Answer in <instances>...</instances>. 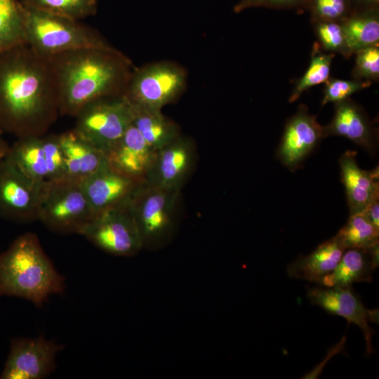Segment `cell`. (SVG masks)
I'll return each instance as SVG.
<instances>
[{"label":"cell","instance_id":"obj_38","mask_svg":"<svg viewBox=\"0 0 379 379\" xmlns=\"http://www.w3.org/2000/svg\"><path fill=\"white\" fill-rule=\"evenodd\" d=\"M10 145L0 136V162L7 155Z\"/></svg>","mask_w":379,"mask_h":379},{"label":"cell","instance_id":"obj_14","mask_svg":"<svg viewBox=\"0 0 379 379\" xmlns=\"http://www.w3.org/2000/svg\"><path fill=\"white\" fill-rule=\"evenodd\" d=\"M324 139L323 126L307 107L300 105L297 112L286 121L283 135L276 152L277 159L291 171L302 162Z\"/></svg>","mask_w":379,"mask_h":379},{"label":"cell","instance_id":"obj_22","mask_svg":"<svg viewBox=\"0 0 379 379\" xmlns=\"http://www.w3.org/2000/svg\"><path fill=\"white\" fill-rule=\"evenodd\" d=\"M132 105V124L156 152L181 135L179 126L164 115L161 110Z\"/></svg>","mask_w":379,"mask_h":379},{"label":"cell","instance_id":"obj_28","mask_svg":"<svg viewBox=\"0 0 379 379\" xmlns=\"http://www.w3.org/2000/svg\"><path fill=\"white\" fill-rule=\"evenodd\" d=\"M20 4L35 10L81 20L95 15L98 0H20Z\"/></svg>","mask_w":379,"mask_h":379},{"label":"cell","instance_id":"obj_30","mask_svg":"<svg viewBox=\"0 0 379 379\" xmlns=\"http://www.w3.org/2000/svg\"><path fill=\"white\" fill-rule=\"evenodd\" d=\"M310 21L341 22L352 13L350 0H307Z\"/></svg>","mask_w":379,"mask_h":379},{"label":"cell","instance_id":"obj_4","mask_svg":"<svg viewBox=\"0 0 379 379\" xmlns=\"http://www.w3.org/2000/svg\"><path fill=\"white\" fill-rule=\"evenodd\" d=\"M22 7L26 44L44 58L81 48L112 46L98 31L80 20Z\"/></svg>","mask_w":379,"mask_h":379},{"label":"cell","instance_id":"obj_9","mask_svg":"<svg viewBox=\"0 0 379 379\" xmlns=\"http://www.w3.org/2000/svg\"><path fill=\"white\" fill-rule=\"evenodd\" d=\"M129 197L95 215L80 235L109 254L124 257L137 254L142 244L130 210Z\"/></svg>","mask_w":379,"mask_h":379},{"label":"cell","instance_id":"obj_36","mask_svg":"<svg viewBox=\"0 0 379 379\" xmlns=\"http://www.w3.org/2000/svg\"><path fill=\"white\" fill-rule=\"evenodd\" d=\"M350 4L352 13L379 9V0H350Z\"/></svg>","mask_w":379,"mask_h":379},{"label":"cell","instance_id":"obj_6","mask_svg":"<svg viewBox=\"0 0 379 379\" xmlns=\"http://www.w3.org/2000/svg\"><path fill=\"white\" fill-rule=\"evenodd\" d=\"M93 218L81 180L65 176L41 183L37 220L49 230L80 234Z\"/></svg>","mask_w":379,"mask_h":379},{"label":"cell","instance_id":"obj_35","mask_svg":"<svg viewBox=\"0 0 379 379\" xmlns=\"http://www.w3.org/2000/svg\"><path fill=\"white\" fill-rule=\"evenodd\" d=\"M345 342H346V337L345 336L342 337L340 340L337 344H335L334 346L331 347L328 350L324 359L319 364H318L311 371L305 374L302 377V378H304V379L317 378L321 374V372L324 366L330 360V359H331L335 354L340 353L344 350Z\"/></svg>","mask_w":379,"mask_h":379},{"label":"cell","instance_id":"obj_17","mask_svg":"<svg viewBox=\"0 0 379 379\" xmlns=\"http://www.w3.org/2000/svg\"><path fill=\"white\" fill-rule=\"evenodd\" d=\"M156 152L145 142L132 124L107 154L108 165L114 171L138 181H144Z\"/></svg>","mask_w":379,"mask_h":379},{"label":"cell","instance_id":"obj_2","mask_svg":"<svg viewBox=\"0 0 379 379\" xmlns=\"http://www.w3.org/2000/svg\"><path fill=\"white\" fill-rule=\"evenodd\" d=\"M55 77L59 113L75 117L88 103L123 95L135 67L113 47L81 48L48 58Z\"/></svg>","mask_w":379,"mask_h":379},{"label":"cell","instance_id":"obj_24","mask_svg":"<svg viewBox=\"0 0 379 379\" xmlns=\"http://www.w3.org/2000/svg\"><path fill=\"white\" fill-rule=\"evenodd\" d=\"M340 22L353 55L379 45V9L353 12Z\"/></svg>","mask_w":379,"mask_h":379},{"label":"cell","instance_id":"obj_19","mask_svg":"<svg viewBox=\"0 0 379 379\" xmlns=\"http://www.w3.org/2000/svg\"><path fill=\"white\" fill-rule=\"evenodd\" d=\"M345 250L343 242L335 234L319 244L310 254L298 257L290 263L286 268L287 274L292 279L317 284L335 268Z\"/></svg>","mask_w":379,"mask_h":379},{"label":"cell","instance_id":"obj_12","mask_svg":"<svg viewBox=\"0 0 379 379\" xmlns=\"http://www.w3.org/2000/svg\"><path fill=\"white\" fill-rule=\"evenodd\" d=\"M63 346L43 337L15 338L1 379H43L55 368V357Z\"/></svg>","mask_w":379,"mask_h":379},{"label":"cell","instance_id":"obj_23","mask_svg":"<svg viewBox=\"0 0 379 379\" xmlns=\"http://www.w3.org/2000/svg\"><path fill=\"white\" fill-rule=\"evenodd\" d=\"M42 135L18 138L17 141L10 146L7 154L25 175L37 183L48 180Z\"/></svg>","mask_w":379,"mask_h":379},{"label":"cell","instance_id":"obj_8","mask_svg":"<svg viewBox=\"0 0 379 379\" xmlns=\"http://www.w3.org/2000/svg\"><path fill=\"white\" fill-rule=\"evenodd\" d=\"M187 73L169 61L155 62L134 68L124 95L134 105L161 110L183 93Z\"/></svg>","mask_w":379,"mask_h":379},{"label":"cell","instance_id":"obj_21","mask_svg":"<svg viewBox=\"0 0 379 379\" xmlns=\"http://www.w3.org/2000/svg\"><path fill=\"white\" fill-rule=\"evenodd\" d=\"M379 260L368 248L345 250L335 268L317 284L325 287L352 286L354 283L370 282Z\"/></svg>","mask_w":379,"mask_h":379},{"label":"cell","instance_id":"obj_11","mask_svg":"<svg viewBox=\"0 0 379 379\" xmlns=\"http://www.w3.org/2000/svg\"><path fill=\"white\" fill-rule=\"evenodd\" d=\"M307 297L312 305L357 326L364 337L366 354L370 355L374 352L372 338L375 332L370 324H378V310L366 307L352 286L325 287L317 285L307 289Z\"/></svg>","mask_w":379,"mask_h":379},{"label":"cell","instance_id":"obj_37","mask_svg":"<svg viewBox=\"0 0 379 379\" xmlns=\"http://www.w3.org/2000/svg\"><path fill=\"white\" fill-rule=\"evenodd\" d=\"M364 212L373 225L379 230V197L370 203Z\"/></svg>","mask_w":379,"mask_h":379},{"label":"cell","instance_id":"obj_26","mask_svg":"<svg viewBox=\"0 0 379 379\" xmlns=\"http://www.w3.org/2000/svg\"><path fill=\"white\" fill-rule=\"evenodd\" d=\"M335 53L324 51L317 41L313 44L310 65L300 78L288 98L289 102L296 101L309 88L324 84L330 78L332 60Z\"/></svg>","mask_w":379,"mask_h":379},{"label":"cell","instance_id":"obj_33","mask_svg":"<svg viewBox=\"0 0 379 379\" xmlns=\"http://www.w3.org/2000/svg\"><path fill=\"white\" fill-rule=\"evenodd\" d=\"M42 142L48 171V181L67 176L65 154L58 135H43Z\"/></svg>","mask_w":379,"mask_h":379},{"label":"cell","instance_id":"obj_39","mask_svg":"<svg viewBox=\"0 0 379 379\" xmlns=\"http://www.w3.org/2000/svg\"><path fill=\"white\" fill-rule=\"evenodd\" d=\"M1 130H0V134H1Z\"/></svg>","mask_w":379,"mask_h":379},{"label":"cell","instance_id":"obj_34","mask_svg":"<svg viewBox=\"0 0 379 379\" xmlns=\"http://www.w3.org/2000/svg\"><path fill=\"white\" fill-rule=\"evenodd\" d=\"M307 0H240L233 8L238 13L250 8L264 7L274 9H295L303 11Z\"/></svg>","mask_w":379,"mask_h":379},{"label":"cell","instance_id":"obj_15","mask_svg":"<svg viewBox=\"0 0 379 379\" xmlns=\"http://www.w3.org/2000/svg\"><path fill=\"white\" fill-rule=\"evenodd\" d=\"M343 136L370 154L378 146V131L364 108L348 98L334 103V114L331 122L323 126L324 138Z\"/></svg>","mask_w":379,"mask_h":379},{"label":"cell","instance_id":"obj_29","mask_svg":"<svg viewBox=\"0 0 379 379\" xmlns=\"http://www.w3.org/2000/svg\"><path fill=\"white\" fill-rule=\"evenodd\" d=\"M320 48L326 52L340 53L345 59L353 55L340 22L317 21L311 22Z\"/></svg>","mask_w":379,"mask_h":379},{"label":"cell","instance_id":"obj_1","mask_svg":"<svg viewBox=\"0 0 379 379\" xmlns=\"http://www.w3.org/2000/svg\"><path fill=\"white\" fill-rule=\"evenodd\" d=\"M59 113L48 58L27 44L0 53V130L18 138L42 135Z\"/></svg>","mask_w":379,"mask_h":379},{"label":"cell","instance_id":"obj_31","mask_svg":"<svg viewBox=\"0 0 379 379\" xmlns=\"http://www.w3.org/2000/svg\"><path fill=\"white\" fill-rule=\"evenodd\" d=\"M355 65L352 71L353 79L378 82L379 45L358 51L354 54Z\"/></svg>","mask_w":379,"mask_h":379},{"label":"cell","instance_id":"obj_20","mask_svg":"<svg viewBox=\"0 0 379 379\" xmlns=\"http://www.w3.org/2000/svg\"><path fill=\"white\" fill-rule=\"evenodd\" d=\"M67 176L82 180L107 164L106 155L74 129L58 135Z\"/></svg>","mask_w":379,"mask_h":379},{"label":"cell","instance_id":"obj_7","mask_svg":"<svg viewBox=\"0 0 379 379\" xmlns=\"http://www.w3.org/2000/svg\"><path fill=\"white\" fill-rule=\"evenodd\" d=\"M75 117L74 130L107 155L132 124L133 108L123 94L94 100Z\"/></svg>","mask_w":379,"mask_h":379},{"label":"cell","instance_id":"obj_25","mask_svg":"<svg viewBox=\"0 0 379 379\" xmlns=\"http://www.w3.org/2000/svg\"><path fill=\"white\" fill-rule=\"evenodd\" d=\"M27 44L22 4L0 0V53Z\"/></svg>","mask_w":379,"mask_h":379},{"label":"cell","instance_id":"obj_27","mask_svg":"<svg viewBox=\"0 0 379 379\" xmlns=\"http://www.w3.org/2000/svg\"><path fill=\"white\" fill-rule=\"evenodd\" d=\"M336 234L346 249L368 248L379 243V230L365 212L350 215L347 223Z\"/></svg>","mask_w":379,"mask_h":379},{"label":"cell","instance_id":"obj_10","mask_svg":"<svg viewBox=\"0 0 379 379\" xmlns=\"http://www.w3.org/2000/svg\"><path fill=\"white\" fill-rule=\"evenodd\" d=\"M41 183L29 178L6 155L0 162V216L24 223L37 220Z\"/></svg>","mask_w":379,"mask_h":379},{"label":"cell","instance_id":"obj_18","mask_svg":"<svg viewBox=\"0 0 379 379\" xmlns=\"http://www.w3.org/2000/svg\"><path fill=\"white\" fill-rule=\"evenodd\" d=\"M356 156L357 152L347 150L338 161L350 215L364 212L379 197L378 167L372 171L363 170L358 166Z\"/></svg>","mask_w":379,"mask_h":379},{"label":"cell","instance_id":"obj_3","mask_svg":"<svg viewBox=\"0 0 379 379\" xmlns=\"http://www.w3.org/2000/svg\"><path fill=\"white\" fill-rule=\"evenodd\" d=\"M65 288V277L55 268L31 232L17 237L0 253V296L27 300L41 307Z\"/></svg>","mask_w":379,"mask_h":379},{"label":"cell","instance_id":"obj_32","mask_svg":"<svg viewBox=\"0 0 379 379\" xmlns=\"http://www.w3.org/2000/svg\"><path fill=\"white\" fill-rule=\"evenodd\" d=\"M371 82L357 79L345 80L330 77L325 83L321 105L345 100L352 94L368 88Z\"/></svg>","mask_w":379,"mask_h":379},{"label":"cell","instance_id":"obj_5","mask_svg":"<svg viewBox=\"0 0 379 379\" xmlns=\"http://www.w3.org/2000/svg\"><path fill=\"white\" fill-rule=\"evenodd\" d=\"M142 248L158 251L173 239L180 220L181 190H170L140 182L129 197Z\"/></svg>","mask_w":379,"mask_h":379},{"label":"cell","instance_id":"obj_13","mask_svg":"<svg viewBox=\"0 0 379 379\" xmlns=\"http://www.w3.org/2000/svg\"><path fill=\"white\" fill-rule=\"evenodd\" d=\"M196 158L194 142L181 135L156 152L144 181L165 190H181L194 168Z\"/></svg>","mask_w":379,"mask_h":379},{"label":"cell","instance_id":"obj_16","mask_svg":"<svg viewBox=\"0 0 379 379\" xmlns=\"http://www.w3.org/2000/svg\"><path fill=\"white\" fill-rule=\"evenodd\" d=\"M142 181L126 176L108 163L81 180L93 217L126 200Z\"/></svg>","mask_w":379,"mask_h":379}]
</instances>
